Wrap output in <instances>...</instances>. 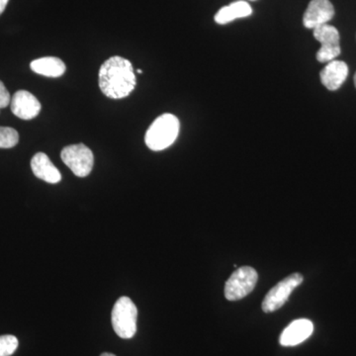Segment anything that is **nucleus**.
Wrapping results in <instances>:
<instances>
[{"label":"nucleus","mask_w":356,"mask_h":356,"mask_svg":"<svg viewBox=\"0 0 356 356\" xmlns=\"http://www.w3.org/2000/svg\"><path fill=\"white\" fill-rule=\"evenodd\" d=\"M136 74L130 60L114 56L105 60L99 70V88L111 99L127 97L135 89Z\"/></svg>","instance_id":"1"},{"label":"nucleus","mask_w":356,"mask_h":356,"mask_svg":"<svg viewBox=\"0 0 356 356\" xmlns=\"http://www.w3.org/2000/svg\"><path fill=\"white\" fill-rule=\"evenodd\" d=\"M179 129L180 123L177 117L172 114L161 115L147 129L145 143L152 151H163L175 142Z\"/></svg>","instance_id":"2"},{"label":"nucleus","mask_w":356,"mask_h":356,"mask_svg":"<svg viewBox=\"0 0 356 356\" xmlns=\"http://www.w3.org/2000/svg\"><path fill=\"white\" fill-rule=\"evenodd\" d=\"M137 307L129 297L117 300L112 310L111 321L117 336L121 339H132L137 332Z\"/></svg>","instance_id":"3"},{"label":"nucleus","mask_w":356,"mask_h":356,"mask_svg":"<svg viewBox=\"0 0 356 356\" xmlns=\"http://www.w3.org/2000/svg\"><path fill=\"white\" fill-rule=\"evenodd\" d=\"M259 275L252 267L243 266L229 276L225 286V297L229 301H238L248 296L257 285Z\"/></svg>","instance_id":"4"},{"label":"nucleus","mask_w":356,"mask_h":356,"mask_svg":"<svg viewBox=\"0 0 356 356\" xmlns=\"http://www.w3.org/2000/svg\"><path fill=\"white\" fill-rule=\"evenodd\" d=\"M60 158L65 165L79 177H86L92 170L95 156L92 152L83 144L72 145L63 149Z\"/></svg>","instance_id":"5"},{"label":"nucleus","mask_w":356,"mask_h":356,"mask_svg":"<svg viewBox=\"0 0 356 356\" xmlns=\"http://www.w3.org/2000/svg\"><path fill=\"white\" fill-rule=\"evenodd\" d=\"M304 277L301 273H293L275 285L268 293L262 302V310L264 313H273L280 310L286 303L290 295L295 288L301 285Z\"/></svg>","instance_id":"6"},{"label":"nucleus","mask_w":356,"mask_h":356,"mask_svg":"<svg viewBox=\"0 0 356 356\" xmlns=\"http://www.w3.org/2000/svg\"><path fill=\"white\" fill-rule=\"evenodd\" d=\"M314 37L322 44L317 53L318 62L330 63L339 57L341 50L339 46V33L336 27L325 24L315 28Z\"/></svg>","instance_id":"7"},{"label":"nucleus","mask_w":356,"mask_h":356,"mask_svg":"<svg viewBox=\"0 0 356 356\" xmlns=\"http://www.w3.org/2000/svg\"><path fill=\"white\" fill-rule=\"evenodd\" d=\"M334 16V8L330 0H312L304 13L303 24L308 29H315L327 24Z\"/></svg>","instance_id":"8"},{"label":"nucleus","mask_w":356,"mask_h":356,"mask_svg":"<svg viewBox=\"0 0 356 356\" xmlns=\"http://www.w3.org/2000/svg\"><path fill=\"white\" fill-rule=\"evenodd\" d=\"M11 111L22 120H32L41 112V103L32 93L26 90L15 92L11 98Z\"/></svg>","instance_id":"9"},{"label":"nucleus","mask_w":356,"mask_h":356,"mask_svg":"<svg viewBox=\"0 0 356 356\" xmlns=\"http://www.w3.org/2000/svg\"><path fill=\"white\" fill-rule=\"evenodd\" d=\"M314 325L308 318H299L288 325L281 334L280 343L282 346H295L304 343L312 336Z\"/></svg>","instance_id":"10"},{"label":"nucleus","mask_w":356,"mask_h":356,"mask_svg":"<svg viewBox=\"0 0 356 356\" xmlns=\"http://www.w3.org/2000/svg\"><path fill=\"white\" fill-rule=\"evenodd\" d=\"M321 81L329 90H337L343 86L348 76V65L341 60L327 63L321 72Z\"/></svg>","instance_id":"11"},{"label":"nucleus","mask_w":356,"mask_h":356,"mask_svg":"<svg viewBox=\"0 0 356 356\" xmlns=\"http://www.w3.org/2000/svg\"><path fill=\"white\" fill-rule=\"evenodd\" d=\"M32 172L35 177L44 180L48 184H58L62 179V175L55 165L51 163L49 156L44 153H38L33 156L31 161Z\"/></svg>","instance_id":"12"},{"label":"nucleus","mask_w":356,"mask_h":356,"mask_svg":"<svg viewBox=\"0 0 356 356\" xmlns=\"http://www.w3.org/2000/svg\"><path fill=\"white\" fill-rule=\"evenodd\" d=\"M252 6L245 0H238L229 6L222 7L215 15V21L220 25L228 24L238 18L248 17L252 15Z\"/></svg>","instance_id":"13"},{"label":"nucleus","mask_w":356,"mask_h":356,"mask_svg":"<svg viewBox=\"0 0 356 356\" xmlns=\"http://www.w3.org/2000/svg\"><path fill=\"white\" fill-rule=\"evenodd\" d=\"M33 72L41 76L48 77H60L64 76L65 70V63L60 58L46 57L33 60L30 64Z\"/></svg>","instance_id":"14"},{"label":"nucleus","mask_w":356,"mask_h":356,"mask_svg":"<svg viewBox=\"0 0 356 356\" xmlns=\"http://www.w3.org/2000/svg\"><path fill=\"white\" fill-rule=\"evenodd\" d=\"M19 142V134L15 129L0 127V149H11Z\"/></svg>","instance_id":"15"},{"label":"nucleus","mask_w":356,"mask_h":356,"mask_svg":"<svg viewBox=\"0 0 356 356\" xmlns=\"http://www.w3.org/2000/svg\"><path fill=\"white\" fill-rule=\"evenodd\" d=\"M18 348L17 337L6 334L0 336V356H11Z\"/></svg>","instance_id":"16"},{"label":"nucleus","mask_w":356,"mask_h":356,"mask_svg":"<svg viewBox=\"0 0 356 356\" xmlns=\"http://www.w3.org/2000/svg\"><path fill=\"white\" fill-rule=\"evenodd\" d=\"M11 102L10 93L7 90L6 86L0 81V109L6 108Z\"/></svg>","instance_id":"17"},{"label":"nucleus","mask_w":356,"mask_h":356,"mask_svg":"<svg viewBox=\"0 0 356 356\" xmlns=\"http://www.w3.org/2000/svg\"><path fill=\"white\" fill-rule=\"evenodd\" d=\"M9 0H0V15L3 13V11L6 10L7 3H8Z\"/></svg>","instance_id":"18"},{"label":"nucleus","mask_w":356,"mask_h":356,"mask_svg":"<svg viewBox=\"0 0 356 356\" xmlns=\"http://www.w3.org/2000/svg\"><path fill=\"white\" fill-rule=\"evenodd\" d=\"M100 356H116V355H112V353H102V355Z\"/></svg>","instance_id":"19"},{"label":"nucleus","mask_w":356,"mask_h":356,"mask_svg":"<svg viewBox=\"0 0 356 356\" xmlns=\"http://www.w3.org/2000/svg\"><path fill=\"white\" fill-rule=\"evenodd\" d=\"M138 72H139V74H142V70H138Z\"/></svg>","instance_id":"20"},{"label":"nucleus","mask_w":356,"mask_h":356,"mask_svg":"<svg viewBox=\"0 0 356 356\" xmlns=\"http://www.w3.org/2000/svg\"><path fill=\"white\" fill-rule=\"evenodd\" d=\"M355 88H356V74H355Z\"/></svg>","instance_id":"21"},{"label":"nucleus","mask_w":356,"mask_h":356,"mask_svg":"<svg viewBox=\"0 0 356 356\" xmlns=\"http://www.w3.org/2000/svg\"><path fill=\"white\" fill-rule=\"evenodd\" d=\"M250 1H255V0H250Z\"/></svg>","instance_id":"22"}]
</instances>
